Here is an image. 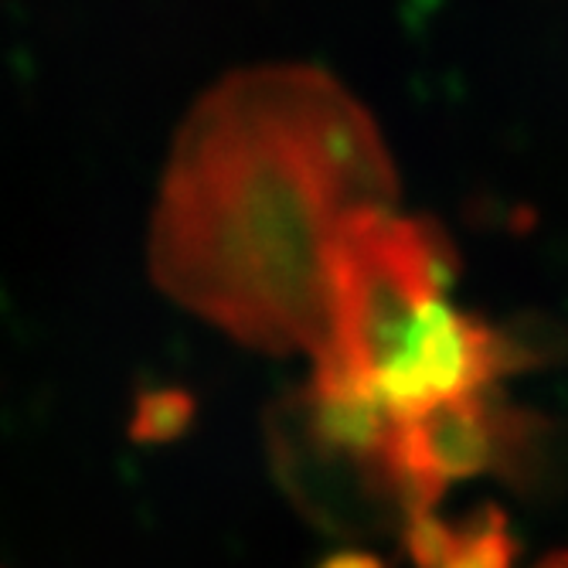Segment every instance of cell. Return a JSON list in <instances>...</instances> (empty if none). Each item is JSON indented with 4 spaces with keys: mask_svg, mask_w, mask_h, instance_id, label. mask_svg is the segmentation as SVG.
Returning a JSON list of instances; mask_svg holds the SVG:
<instances>
[{
    "mask_svg": "<svg viewBox=\"0 0 568 568\" xmlns=\"http://www.w3.org/2000/svg\"><path fill=\"white\" fill-rule=\"evenodd\" d=\"M395 201L385 136L334 75L245 69L204 92L174 136L150 219V276L248 347L317 357L334 239Z\"/></svg>",
    "mask_w": 568,
    "mask_h": 568,
    "instance_id": "obj_1",
    "label": "cell"
},
{
    "mask_svg": "<svg viewBox=\"0 0 568 568\" xmlns=\"http://www.w3.org/2000/svg\"><path fill=\"white\" fill-rule=\"evenodd\" d=\"M436 568H510V545L494 528L474 535H439L433 541ZM531 568H568V551L548 555Z\"/></svg>",
    "mask_w": 568,
    "mask_h": 568,
    "instance_id": "obj_2",
    "label": "cell"
}]
</instances>
